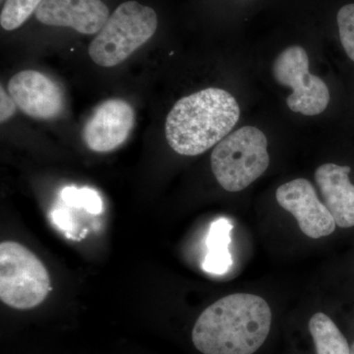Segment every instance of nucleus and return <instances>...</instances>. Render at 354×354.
<instances>
[{"label": "nucleus", "instance_id": "f3484780", "mask_svg": "<svg viewBox=\"0 0 354 354\" xmlns=\"http://www.w3.org/2000/svg\"><path fill=\"white\" fill-rule=\"evenodd\" d=\"M17 104L13 101L12 97L7 94L3 87L0 88V121L6 122L15 114Z\"/></svg>", "mask_w": 354, "mask_h": 354}, {"label": "nucleus", "instance_id": "4468645a", "mask_svg": "<svg viewBox=\"0 0 354 354\" xmlns=\"http://www.w3.org/2000/svg\"><path fill=\"white\" fill-rule=\"evenodd\" d=\"M41 2L43 0H6L0 14V25L6 31L18 29L37 11Z\"/></svg>", "mask_w": 354, "mask_h": 354}, {"label": "nucleus", "instance_id": "20e7f679", "mask_svg": "<svg viewBox=\"0 0 354 354\" xmlns=\"http://www.w3.org/2000/svg\"><path fill=\"white\" fill-rule=\"evenodd\" d=\"M267 137L254 127H244L214 149L211 167L216 180L228 192L245 189L257 180L270 165Z\"/></svg>", "mask_w": 354, "mask_h": 354}, {"label": "nucleus", "instance_id": "1a4fd4ad", "mask_svg": "<svg viewBox=\"0 0 354 354\" xmlns=\"http://www.w3.org/2000/svg\"><path fill=\"white\" fill-rule=\"evenodd\" d=\"M135 124L131 104L120 99L102 102L83 128L84 142L90 150L108 153L122 145Z\"/></svg>", "mask_w": 354, "mask_h": 354}, {"label": "nucleus", "instance_id": "9b49d317", "mask_svg": "<svg viewBox=\"0 0 354 354\" xmlns=\"http://www.w3.org/2000/svg\"><path fill=\"white\" fill-rule=\"evenodd\" d=\"M348 165L325 164L315 171V180L324 204L339 227H354V185Z\"/></svg>", "mask_w": 354, "mask_h": 354}, {"label": "nucleus", "instance_id": "423d86ee", "mask_svg": "<svg viewBox=\"0 0 354 354\" xmlns=\"http://www.w3.org/2000/svg\"><path fill=\"white\" fill-rule=\"evenodd\" d=\"M272 75L281 85L292 88L286 100L288 108L307 116L322 113L330 102L328 86L309 72V58L302 46L281 51L272 64Z\"/></svg>", "mask_w": 354, "mask_h": 354}, {"label": "nucleus", "instance_id": "7ed1b4c3", "mask_svg": "<svg viewBox=\"0 0 354 354\" xmlns=\"http://www.w3.org/2000/svg\"><path fill=\"white\" fill-rule=\"evenodd\" d=\"M157 28V13L153 8L137 1L124 2L93 39L88 55L100 66H116L152 38Z\"/></svg>", "mask_w": 354, "mask_h": 354}, {"label": "nucleus", "instance_id": "f257e3e1", "mask_svg": "<svg viewBox=\"0 0 354 354\" xmlns=\"http://www.w3.org/2000/svg\"><path fill=\"white\" fill-rule=\"evenodd\" d=\"M272 311L264 298L234 293L203 311L192 330L203 354H253L270 334Z\"/></svg>", "mask_w": 354, "mask_h": 354}, {"label": "nucleus", "instance_id": "dca6fc26", "mask_svg": "<svg viewBox=\"0 0 354 354\" xmlns=\"http://www.w3.org/2000/svg\"><path fill=\"white\" fill-rule=\"evenodd\" d=\"M337 21L344 50L354 62V3L342 6L337 12Z\"/></svg>", "mask_w": 354, "mask_h": 354}, {"label": "nucleus", "instance_id": "f8f14e48", "mask_svg": "<svg viewBox=\"0 0 354 354\" xmlns=\"http://www.w3.org/2000/svg\"><path fill=\"white\" fill-rule=\"evenodd\" d=\"M232 230V223L225 218H218L209 225L207 237L208 253L202 264L205 272L220 276L232 268V254L228 250Z\"/></svg>", "mask_w": 354, "mask_h": 354}, {"label": "nucleus", "instance_id": "ddd939ff", "mask_svg": "<svg viewBox=\"0 0 354 354\" xmlns=\"http://www.w3.org/2000/svg\"><path fill=\"white\" fill-rule=\"evenodd\" d=\"M309 332L313 337L317 354H351L346 337L326 314L319 312L311 317Z\"/></svg>", "mask_w": 354, "mask_h": 354}, {"label": "nucleus", "instance_id": "9d476101", "mask_svg": "<svg viewBox=\"0 0 354 354\" xmlns=\"http://www.w3.org/2000/svg\"><path fill=\"white\" fill-rule=\"evenodd\" d=\"M44 25L69 27L85 35L97 34L109 18L102 0H43L36 11Z\"/></svg>", "mask_w": 354, "mask_h": 354}, {"label": "nucleus", "instance_id": "f03ea898", "mask_svg": "<svg viewBox=\"0 0 354 354\" xmlns=\"http://www.w3.org/2000/svg\"><path fill=\"white\" fill-rule=\"evenodd\" d=\"M239 118L234 95L223 88H205L176 102L165 121V137L179 155H201L225 138Z\"/></svg>", "mask_w": 354, "mask_h": 354}, {"label": "nucleus", "instance_id": "39448f33", "mask_svg": "<svg viewBox=\"0 0 354 354\" xmlns=\"http://www.w3.org/2000/svg\"><path fill=\"white\" fill-rule=\"evenodd\" d=\"M50 279L41 260L22 244H0V299L7 306L28 310L48 297Z\"/></svg>", "mask_w": 354, "mask_h": 354}, {"label": "nucleus", "instance_id": "0eeeda50", "mask_svg": "<svg viewBox=\"0 0 354 354\" xmlns=\"http://www.w3.org/2000/svg\"><path fill=\"white\" fill-rule=\"evenodd\" d=\"M276 198L281 208L295 216L300 230L310 239H321L335 232L334 218L307 179L283 184L277 189Z\"/></svg>", "mask_w": 354, "mask_h": 354}, {"label": "nucleus", "instance_id": "6e6552de", "mask_svg": "<svg viewBox=\"0 0 354 354\" xmlns=\"http://www.w3.org/2000/svg\"><path fill=\"white\" fill-rule=\"evenodd\" d=\"M8 93L27 115L37 120L57 118L64 111L62 88L48 76L35 70H24L9 80Z\"/></svg>", "mask_w": 354, "mask_h": 354}, {"label": "nucleus", "instance_id": "2eb2a0df", "mask_svg": "<svg viewBox=\"0 0 354 354\" xmlns=\"http://www.w3.org/2000/svg\"><path fill=\"white\" fill-rule=\"evenodd\" d=\"M60 198L65 204L75 208L84 209L90 214H101L102 211V198L97 191L91 188H77L73 186L65 187L60 192Z\"/></svg>", "mask_w": 354, "mask_h": 354}, {"label": "nucleus", "instance_id": "6ab92c4d", "mask_svg": "<svg viewBox=\"0 0 354 354\" xmlns=\"http://www.w3.org/2000/svg\"><path fill=\"white\" fill-rule=\"evenodd\" d=\"M351 354H354V344L351 346Z\"/></svg>", "mask_w": 354, "mask_h": 354}, {"label": "nucleus", "instance_id": "a211bd4d", "mask_svg": "<svg viewBox=\"0 0 354 354\" xmlns=\"http://www.w3.org/2000/svg\"><path fill=\"white\" fill-rule=\"evenodd\" d=\"M53 223L57 225L58 227L64 230H71V220H70L68 214L64 209H55L51 214Z\"/></svg>", "mask_w": 354, "mask_h": 354}]
</instances>
